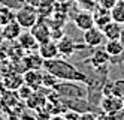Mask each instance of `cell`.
<instances>
[{"mask_svg": "<svg viewBox=\"0 0 124 120\" xmlns=\"http://www.w3.org/2000/svg\"><path fill=\"white\" fill-rule=\"evenodd\" d=\"M43 69L57 77L60 81H73V83H84V84L90 83V78L84 72H81L76 66H73L72 63L63 57L43 60Z\"/></svg>", "mask_w": 124, "mask_h": 120, "instance_id": "6da1fadb", "label": "cell"}, {"mask_svg": "<svg viewBox=\"0 0 124 120\" xmlns=\"http://www.w3.org/2000/svg\"><path fill=\"white\" fill-rule=\"evenodd\" d=\"M15 20L20 23V26L24 30H30L31 27L38 23L39 20V12L38 9L30 3H24L20 9L15 11Z\"/></svg>", "mask_w": 124, "mask_h": 120, "instance_id": "7a4b0ae2", "label": "cell"}, {"mask_svg": "<svg viewBox=\"0 0 124 120\" xmlns=\"http://www.w3.org/2000/svg\"><path fill=\"white\" fill-rule=\"evenodd\" d=\"M57 47H58L60 57L69 59V57H72L78 50H82L84 47H87V45L85 44H78L72 36H69V35H63L57 41Z\"/></svg>", "mask_w": 124, "mask_h": 120, "instance_id": "3957f363", "label": "cell"}, {"mask_svg": "<svg viewBox=\"0 0 124 120\" xmlns=\"http://www.w3.org/2000/svg\"><path fill=\"white\" fill-rule=\"evenodd\" d=\"M100 108L106 114H112L124 108V99L115 95H102L100 98Z\"/></svg>", "mask_w": 124, "mask_h": 120, "instance_id": "277c9868", "label": "cell"}, {"mask_svg": "<svg viewBox=\"0 0 124 120\" xmlns=\"http://www.w3.org/2000/svg\"><path fill=\"white\" fill-rule=\"evenodd\" d=\"M82 39H84V44L87 45V48H97V47H100V45L103 44L105 35H103L102 29L93 26L91 29H88V30L84 32Z\"/></svg>", "mask_w": 124, "mask_h": 120, "instance_id": "5b68a950", "label": "cell"}, {"mask_svg": "<svg viewBox=\"0 0 124 120\" xmlns=\"http://www.w3.org/2000/svg\"><path fill=\"white\" fill-rule=\"evenodd\" d=\"M30 32L34 38H36V41L39 44L46 42V41L51 39V26L48 24L46 20H43V18H39L38 23L30 29Z\"/></svg>", "mask_w": 124, "mask_h": 120, "instance_id": "8992f818", "label": "cell"}, {"mask_svg": "<svg viewBox=\"0 0 124 120\" xmlns=\"http://www.w3.org/2000/svg\"><path fill=\"white\" fill-rule=\"evenodd\" d=\"M109 59H111V56L105 51V48L103 50H94L91 56L85 60V63L88 66H91L94 71H102V68H105L108 65Z\"/></svg>", "mask_w": 124, "mask_h": 120, "instance_id": "52a82bcc", "label": "cell"}, {"mask_svg": "<svg viewBox=\"0 0 124 120\" xmlns=\"http://www.w3.org/2000/svg\"><path fill=\"white\" fill-rule=\"evenodd\" d=\"M72 21L75 24L76 29L79 30H88V29H91V27L94 26V20H93V14L90 11H87V9H82V11H79L73 15L72 18Z\"/></svg>", "mask_w": 124, "mask_h": 120, "instance_id": "ba28073f", "label": "cell"}, {"mask_svg": "<svg viewBox=\"0 0 124 120\" xmlns=\"http://www.w3.org/2000/svg\"><path fill=\"white\" fill-rule=\"evenodd\" d=\"M93 20H94V26L99 27V29H103V27L112 21V15H111V9H106L103 6L96 5L93 8Z\"/></svg>", "mask_w": 124, "mask_h": 120, "instance_id": "9c48e42d", "label": "cell"}, {"mask_svg": "<svg viewBox=\"0 0 124 120\" xmlns=\"http://www.w3.org/2000/svg\"><path fill=\"white\" fill-rule=\"evenodd\" d=\"M23 78H24L25 84L30 86L33 90H39L42 87L43 72H42V69H25Z\"/></svg>", "mask_w": 124, "mask_h": 120, "instance_id": "30bf717a", "label": "cell"}, {"mask_svg": "<svg viewBox=\"0 0 124 120\" xmlns=\"http://www.w3.org/2000/svg\"><path fill=\"white\" fill-rule=\"evenodd\" d=\"M38 53L40 54V57H42L43 60H51V59L60 57L57 42H55V41H52V39H49V41H46V42L39 44Z\"/></svg>", "mask_w": 124, "mask_h": 120, "instance_id": "8fae6325", "label": "cell"}, {"mask_svg": "<svg viewBox=\"0 0 124 120\" xmlns=\"http://www.w3.org/2000/svg\"><path fill=\"white\" fill-rule=\"evenodd\" d=\"M23 30L24 29L20 26V23L16 20H12L11 23H8L6 26H3L2 29H0L3 39H6V41H18V38L23 33Z\"/></svg>", "mask_w": 124, "mask_h": 120, "instance_id": "7c38bea8", "label": "cell"}, {"mask_svg": "<svg viewBox=\"0 0 124 120\" xmlns=\"http://www.w3.org/2000/svg\"><path fill=\"white\" fill-rule=\"evenodd\" d=\"M18 44H20V47H21L24 51H34V50H38V47H39V42H38L36 38L31 35L30 30H27V32H24V33L20 35Z\"/></svg>", "mask_w": 124, "mask_h": 120, "instance_id": "4fadbf2b", "label": "cell"}, {"mask_svg": "<svg viewBox=\"0 0 124 120\" xmlns=\"http://www.w3.org/2000/svg\"><path fill=\"white\" fill-rule=\"evenodd\" d=\"M2 84L9 90H18L24 84V78L23 75H20L16 72H11V74H6L2 78Z\"/></svg>", "mask_w": 124, "mask_h": 120, "instance_id": "5bb4252c", "label": "cell"}, {"mask_svg": "<svg viewBox=\"0 0 124 120\" xmlns=\"http://www.w3.org/2000/svg\"><path fill=\"white\" fill-rule=\"evenodd\" d=\"M102 95H115V96H120L124 99V80L106 83L102 87Z\"/></svg>", "mask_w": 124, "mask_h": 120, "instance_id": "9a60e30c", "label": "cell"}, {"mask_svg": "<svg viewBox=\"0 0 124 120\" xmlns=\"http://www.w3.org/2000/svg\"><path fill=\"white\" fill-rule=\"evenodd\" d=\"M123 26L124 24H120L117 21H111L108 23L103 29V35H105V39H120L121 36V30H123Z\"/></svg>", "mask_w": 124, "mask_h": 120, "instance_id": "2e32d148", "label": "cell"}, {"mask_svg": "<svg viewBox=\"0 0 124 120\" xmlns=\"http://www.w3.org/2000/svg\"><path fill=\"white\" fill-rule=\"evenodd\" d=\"M103 48L111 57H118L124 53V45L120 39H106V44Z\"/></svg>", "mask_w": 124, "mask_h": 120, "instance_id": "e0dca14e", "label": "cell"}, {"mask_svg": "<svg viewBox=\"0 0 124 120\" xmlns=\"http://www.w3.org/2000/svg\"><path fill=\"white\" fill-rule=\"evenodd\" d=\"M23 63H24L25 69H43V59L40 57L39 53L27 54L23 59Z\"/></svg>", "mask_w": 124, "mask_h": 120, "instance_id": "ac0fdd59", "label": "cell"}, {"mask_svg": "<svg viewBox=\"0 0 124 120\" xmlns=\"http://www.w3.org/2000/svg\"><path fill=\"white\" fill-rule=\"evenodd\" d=\"M12 20H15V11L2 5L0 6V29L3 26H6L8 23H11Z\"/></svg>", "mask_w": 124, "mask_h": 120, "instance_id": "d6986e66", "label": "cell"}, {"mask_svg": "<svg viewBox=\"0 0 124 120\" xmlns=\"http://www.w3.org/2000/svg\"><path fill=\"white\" fill-rule=\"evenodd\" d=\"M111 15H112V21L124 24V2L123 0H118V3L111 9Z\"/></svg>", "mask_w": 124, "mask_h": 120, "instance_id": "ffe728a7", "label": "cell"}, {"mask_svg": "<svg viewBox=\"0 0 124 120\" xmlns=\"http://www.w3.org/2000/svg\"><path fill=\"white\" fill-rule=\"evenodd\" d=\"M60 80L57 77H54L52 74L46 72L45 69H43V80H42V87H49V89H54L55 84L58 83Z\"/></svg>", "mask_w": 124, "mask_h": 120, "instance_id": "44dd1931", "label": "cell"}, {"mask_svg": "<svg viewBox=\"0 0 124 120\" xmlns=\"http://www.w3.org/2000/svg\"><path fill=\"white\" fill-rule=\"evenodd\" d=\"M0 3L6 8H11L14 11H16V9H20L25 3V0H0Z\"/></svg>", "mask_w": 124, "mask_h": 120, "instance_id": "7402d4cb", "label": "cell"}, {"mask_svg": "<svg viewBox=\"0 0 124 120\" xmlns=\"http://www.w3.org/2000/svg\"><path fill=\"white\" fill-rule=\"evenodd\" d=\"M33 92H34V90H33L30 86H27L25 83H24V84L18 89V93H20V98H21V99H29V98L31 96Z\"/></svg>", "mask_w": 124, "mask_h": 120, "instance_id": "603a6c76", "label": "cell"}, {"mask_svg": "<svg viewBox=\"0 0 124 120\" xmlns=\"http://www.w3.org/2000/svg\"><path fill=\"white\" fill-rule=\"evenodd\" d=\"M25 3H30L34 8H43V6H49V5H54L55 0H25Z\"/></svg>", "mask_w": 124, "mask_h": 120, "instance_id": "cb8c5ba5", "label": "cell"}, {"mask_svg": "<svg viewBox=\"0 0 124 120\" xmlns=\"http://www.w3.org/2000/svg\"><path fill=\"white\" fill-rule=\"evenodd\" d=\"M78 5H81L87 11H93V8L97 5V0H75Z\"/></svg>", "mask_w": 124, "mask_h": 120, "instance_id": "d4e9b609", "label": "cell"}, {"mask_svg": "<svg viewBox=\"0 0 124 120\" xmlns=\"http://www.w3.org/2000/svg\"><path fill=\"white\" fill-rule=\"evenodd\" d=\"M117 3H118V0H97V5H99V6H103V8H106V9H112Z\"/></svg>", "mask_w": 124, "mask_h": 120, "instance_id": "484cf974", "label": "cell"}, {"mask_svg": "<svg viewBox=\"0 0 124 120\" xmlns=\"http://www.w3.org/2000/svg\"><path fill=\"white\" fill-rule=\"evenodd\" d=\"M64 119L66 120H79V114L75 110H69V111L64 114Z\"/></svg>", "mask_w": 124, "mask_h": 120, "instance_id": "4316f807", "label": "cell"}, {"mask_svg": "<svg viewBox=\"0 0 124 120\" xmlns=\"http://www.w3.org/2000/svg\"><path fill=\"white\" fill-rule=\"evenodd\" d=\"M111 120H124V108L120 110V111H115L112 114H109Z\"/></svg>", "mask_w": 124, "mask_h": 120, "instance_id": "83f0119b", "label": "cell"}, {"mask_svg": "<svg viewBox=\"0 0 124 120\" xmlns=\"http://www.w3.org/2000/svg\"><path fill=\"white\" fill-rule=\"evenodd\" d=\"M79 120H96V114L90 113V111H85L82 114H79Z\"/></svg>", "mask_w": 124, "mask_h": 120, "instance_id": "f1b7e54d", "label": "cell"}, {"mask_svg": "<svg viewBox=\"0 0 124 120\" xmlns=\"http://www.w3.org/2000/svg\"><path fill=\"white\" fill-rule=\"evenodd\" d=\"M96 120H111V117H109V114H106V113H100V114H97L96 116Z\"/></svg>", "mask_w": 124, "mask_h": 120, "instance_id": "f546056e", "label": "cell"}, {"mask_svg": "<svg viewBox=\"0 0 124 120\" xmlns=\"http://www.w3.org/2000/svg\"><path fill=\"white\" fill-rule=\"evenodd\" d=\"M49 120H66L63 114H54V116H51Z\"/></svg>", "mask_w": 124, "mask_h": 120, "instance_id": "4dcf8cb0", "label": "cell"}, {"mask_svg": "<svg viewBox=\"0 0 124 120\" xmlns=\"http://www.w3.org/2000/svg\"><path fill=\"white\" fill-rule=\"evenodd\" d=\"M120 41L123 42V45H124V26H123V30H121V36H120Z\"/></svg>", "mask_w": 124, "mask_h": 120, "instance_id": "1f68e13d", "label": "cell"}, {"mask_svg": "<svg viewBox=\"0 0 124 120\" xmlns=\"http://www.w3.org/2000/svg\"><path fill=\"white\" fill-rule=\"evenodd\" d=\"M72 0H55V3H70Z\"/></svg>", "mask_w": 124, "mask_h": 120, "instance_id": "d6a6232c", "label": "cell"}, {"mask_svg": "<svg viewBox=\"0 0 124 120\" xmlns=\"http://www.w3.org/2000/svg\"><path fill=\"white\" fill-rule=\"evenodd\" d=\"M0 120H5V119H3V117H2V116H0Z\"/></svg>", "mask_w": 124, "mask_h": 120, "instance_id": "836d02e7", "label": "cell"}]
</instances>
